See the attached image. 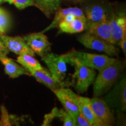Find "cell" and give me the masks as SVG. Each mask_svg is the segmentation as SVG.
<instances>
[{
	"instance_id": "obj_1",
	"label": "cell",
	"mask_w": 126,
	"mask_h": 126,
	"mask_svg": "<svg viewBox=\"0 0 126 126\" xmlns=\"http://www.w3.org/2000/svg\"><path fill=\"white\" fill-rule=\"evenodd\" d=\"M124 70V63L116 59L114 62L99 71L93 83V96L100 97L113 87Z\"/></svg>"
},
{
	"instance_id": "obj_2",
	"label": "cell",
	"mask_w": 126,
	"mask_h": 126,
	"mask_svg": "<svg viewBox=\"0 0 126 126\" xmlns=\"http://www.w3.org/2000/svg\"><path fill=\"white\" fill-rule=\"evenodd\" d=\"M88 24L110 19L114 4L108 0H81L78 3Z\"/></svg>"
},
{
	"instance_id": "obj_3",
	"label": "cell",
	"mask_w": 126,
	"mask_h": 126,
	"mask_svg": "<svg viewBox=\"0 0 126 126\" xmlns=\"http://www.w3.org/2000/svg\"><path fill=\"white\" fill-rule=\"evenodd\" d=\"M41 58L54 79L67 86L64 79L67 73V65L70 64V57L68 52L63 54L49 52Z\"/></svg>"
},
{
	"instance_id": "obj_4",
	"label": "cell",
	"mask_w": 126,
	"mask_h": 126,
	"mask_svg": "<svg viewBox=\"0 0 126 126\" xmlns=\"http://www.w3.org/2000/svg\"><path fill=\"white\" fill-rule=\"evenodd\" d=\"M70 64L73 65L75 69L74 73L72 75L74 88L78 93L83 94L87 92L89 86L93 84L96 76V72L94 69L83 65L72 59L70 54Z\"/></svg>"
},
{
	"instance_id": "obj_5",
	"label": "cell",
	"mask_w": 126,
	"mask_h": 126,
	"mask_svg": "<svg viewBox=\"0 0 126 126\" xmlns=\"http://www.w3.org/2000/svg\"><path fill=\"white\" fill-rule=\"evenodd\" d=\"M110 109L119 111L126 110V77H120L113 87L106 93L103 98Z\"/></svg>"
},
{
	"instance_id": "obj_6",
	"label": "cell",
	"mask_w": 126,
	"mask_h": 126,
	"mask_svg": "<svg viewBox=\"0 0 126 126\" xmlns=\"http://www.w3.org/2000/svg\"><path fill=\"white\" fill-rule=\"evenodd\" d=\"M71 57L80 64L100 71L114 62L116 59L105 54H96L77 51L72 49L69 51Z\"/></svg>"
},
{
	"instance_id": "obj_7",
	"label": "cell",
	"mask_w": 126,
	"mask_h": 126,
	"mask_svg": "<svg viewBox=\"0 0 126 126\" xmlns=\"http://www.w3.org/2000/svg\"><path fill=\"white\" fill-rule=\"evenodd\" d=\"M77 40L83 46L89 49L103 52L111 57H118L119 55V48L114 45L94 34L89 33L87 32L78 36Z\"/></svg>"
},
{
	"instance_id": "obj_8",
	"label": "cell",
	"mask_w": 126,
	"mask_h": 126,
	"mask_svg": "<svg viewBox=\"0 0 126 126\" xmlns=\"http://www.w3.org/2000/svg\"><path fill=\"white\" fill-rule=\"evenodd\" d=\"M61 102L64 110L75 119L80 113L78 97L76 93L68 88L61 87L52 91Z\"/></svg>"
},
{
	"instance_id": "obj_9",
	"label": "cell",
	"mask_w": 126,
	"mask_h": 126,
	"mask_svg": "<svg viewBox=\"0 0 126 126\" xmlns=\"http://www.w3.org/2000/svg\"><path fill=\"white\" fill-rule=\"evenodd\" d=\"M22 37L34 54H37L41 57L50 51L51 43L44 33L41 32L31 33Z\"/></svg>"
},
{
	"instance_id": "obj_10",
	"label": "cell",
	"mask_w": 126,
	"mask_h": 126,
	"mask_svg": "<svg viewBox=\"0 0 126 126\" xmlns=\"http://www.w3.org/2000/svg\"><path fill=\"white\" fill-rule=\"evenodd\" d=\"M111 33L115 44L126 34V14L125 9L114 8L109 19Z\"/></svg>"
},
{
	"instance_id": "obj_11",
	"label": "cell",
	"mask_w": 126,
	"mask_h": 126,
	"mask_svg": "<svg viewBox=\"0 0 126 126\" xmlns=\"http://www.w3.org/2000/svg\"><path fill=\"white\" fill-rule=\"evenodd\" d=\"M90 100L92 109L102 126H113L115 118L106 101L100 97H93Z\"/></svg>"
},
{
	"instance_id": "obj_12",
	"label": "cell",
	"mask_w": 126,
	"mask_h": 126,
	"mask_svg": "<svg viewBox=\"0 0 126 126\" xmlns=\"http://www.w3.org/2000/svg\"><path fill=\"white\" fill-rule=\"evenodd\" d=\"M0 39L9 51L13 52L15 54L23 55L29 54L34 56V53L26 44L22 37L18 36H9L3 34L0 36Z\"/></svg>"
},
{
	"instance_id": "obj_13",
	"label": "cell",
	"mask_w": 126,
	"mask_h": 126,
	"mask_svg": "<svg viewBox=\"0 0 126 126\" xmlns=\"http://www.w3.org/2000/svg\"><path fill=\"white\" fill-rule=\"evenodd\" d=\"M86 31L89 33L116 45L111 33L109 19H105L98 22L88 24Z\"/></svg>"
},
{
	"instance_id": "obj_14",
	"label": "cell",
	"mask_w": 126,
	"mask_h": 126,
	"mask_svg": "<svg viewBox=\"0 0 126 126\" xmlns=\"http://www.w3.org/2000/svg\"><path fill=\"white\" fill-rule=\"evenodd\" d=\"M54 16L53 21L47 27L43 29L41 32L45 33L46 32L50 31L52 29L58 28L59 24L64 19V18L68 15H73L79 18H85L82 10L78 7H69L67 8H59L55 12Z\"/></svg>"
},
{
	"instance_id": "obj_15",
	"label": "cell",
	"mask_w": 126,
	"mask_h": 126,
	"mask_svg": "<svg viewBox=\"0 0 126 126\" xmlns=\"http://www.w3.org/2000/svg\"><path fill=\"white\" fill-rule=\"evenodd\" d=\"M31 76L33 77L39 83H42L51 91L58 88L67 86L65 84L59 82L52 76L50 72H47L45 69L34 71L30 72Z\"/></svg>"
},
{
	"instance_id": "obj_16",
	"label": "cell",
	"mask_w": 126,
	"mask_h": 126,
	"mask_svg": "<svg viewBox=\"0 0 126 126\" xmlns=\"http://www.w3.org/2000/svg\"><path fill=\"white\" fill-rule=\"evenodd\" d=\"M0 61L4 66L6 74L11 78H16L23 75H31L25 68L20 65L7 56H0Z\"/></svg>"
},
{
	"instance_id": "obj_17",
	"label": "cell",
	"mask_w": 126,
	"mask_h": 126,
	"mask_svg": "<svg viewBox=\"0 0 126 126\" xmlns=\"http://www.w3.org/2000/svg\"><path fill=\"white\" fill-rule=\"evenodd\" d=\"M61 32L67 33H77L86 31L87 28V20L86 18H75L70 21H61L59 24Z\"/></svg>"
},
{
	"instance_id": "obj_18",
	"label": "cell",
	"mask_w": 126,
	"mask_h": 126,
	"mask_svg": "<svg viewBox=\"0 0 126 126\" xmlns=\"http://www.w3.org/2000/svg\"><path fill=\"white\" fill-rule=\"evenodd\" d=\"M78 104L80 112L89 122L91 126H102L92 109L90 98L79 96Z\"/></svg>"
},
{
	"instance_id": "obj_19",
	"label": "cell",
	"mask_w": 126,
	"mask_h": 126,
	"mask_svg": "<svg viewBox=\"0 0 126 126\" xmlns=\"http://www.w3.org/2000/svg\"><path fill=\"white\" fill-rule=\"evenodd\" d=\"M35 7L37 8L47 18L51 15L60 8V0H33Z\"/></svg>"
},
{
	"instance_id": "obj_20",
	"label": "cell",
	"mask_w": 126,
	"mask_h": 126,
	"mask_svg": "<svg viewBox=\"0 0 126 126\" xmlns=\"http://www.w3.org/2000/svg\"><path fill=\"white\" fill-rule=\"evenodd\" d=\"M16 61L25 68L29 73L34 71L45 69L34 56L29 54L20 55L17 58Z\"/></svg>"
},
{
	"instance_id": "obj_21",
	"label": "cell",
	"mask_w": 126,
	"mask_h": 126,
	"mask_svg": "<svg viewBox=\"0 0 126 126\" xmlns=\"http://www.w3.org/2000/svg\"><path fill=\"white\" fill-rule=\"evenodd\" d=\"M11 18L10 14L6 9L0 7V31L5 34L11 26Z\"/></svg>"
},
{
	"instance_id": "obj_22",
	"label": "cell",
	"mask_w": 126,
	"mask_h": 126,
	"mask_svg": "<svg viewBox=\"0 0 126 126\" xmlns=\"http://www.w3.org/2000/svg\"><path fill=\"white\" fill-rule=\"evenodd\" d=\"M5 2L14 5L19 9H23L32 6L35 7L33 0H6Z\"/></svg>"
},
{
	"instance_id": "obj_23",
	"label": "cell",
	"mask_w": 126,
	"mask_h": 126,
	"mask_svg": "<svg viewBox=\"0 0 126 126\" xmlns=\"http://www.w3.org/2000/svg\"><path fill=\"white\" fill-rule=\"evenodd\" d=\"M61 119L63 120L64 126H76L74 118L65 110L63 113Z\"/></svg>"
},
{
	"instance_id": "obj_24",
	"label": "cell",
	"mask_w": 126,
	"mask_h": 126,
	"mask_svg": "<svg viewBox=\"0 0 126 126\" xmlns=\"http://www.w3.org/2000/svg\"><path fill=\"white\" fill-rule=\"evenodd\" d=\"M75 121L76 126H91L89 122L81 114V112L75 117Z\"/></svg>"
},
{
	"instance_id": "obj_25",
	"label": "cell",
	"mask_w": 126,
	"mask_h": 126,
	"mask_svg": "<svg viewBox=\"0 0 126 126\" xmlns=\"http://www.w3.org/2000/svg\"><path fill=\"white\" fill-rule=\"evenodd\" d=\"M118 45L120 47L123 52L124 54L126 55V34L122 37V39L117 42Z\"/></svg>"
},
{
	"instance_id": "obj_26",
	"label": "cell",
	"mask_w": 126,
	"mask_h": 126,
	"mask_svg": "<svg viewBox=\"0 0 126 126\" xmlns=\"http://www.w3.org/2000/svg\"><path fill=\"white\" fill-rule=\"evenodd\" d=\"M9 51L0 39V56H7Z\"/></svg>"
},
{
	"instance_id": "obj_27",
	"label": "cell",
	"mask_w": 126,
	"mask_h": 126,
	"mask_svg": "<svg viewBox=\"0 0 126 126\" xmlns=\"http://www.w3.org/2000/svg\"><path fill=\"white\" fill-rule=\"evenodd\" d=\"M61 2L62 1H64V2H72L74 4H77V3H79L81 0H60Z\"/></svg>"
},
{
	"instance_id": "obj_28",
	"label": "cell",
	"mask_w": 126,
	"mask_h": 126,
	"mask_svg": "<svg viewBox=\"0 0 126 126\" xmlns=\"http://www.w3.org/2000/svg\"><path fill=\"white\" fill-rule=\"evenodd\" d=\"M5 1L6 0H0V4H2L3 2H5Z\"/></svg>"
},
{
	"instance_id": "obj_29",
	"label": "cell",
	"mask_w": 126,
	"mask_h": 126,
	"mask_svg": "<svg viewBox=\"0 0 126 126\" xmlns=\"http://www.w3.org/2000/svg\"><path fill=\"white\" fill-rule=\"evenodd\" d=\"M2 34H3V33H2V32H1V31H0V36H1V35H2Z\"/></svg>"
}]
</instances>
